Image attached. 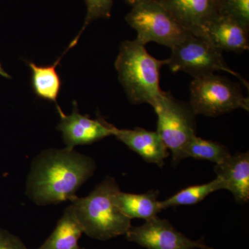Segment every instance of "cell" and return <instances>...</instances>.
Segmentation results:
<instances>
[{
  "label": "cell",
  "mask_w": 249,
  "mask_h": 249,
  "mask_svg": "<svg viewBox=\"0 0 249 249\" xmlns=\"http://www.w3.org/2000/svg\"><path fill=\"white\" fill-rule=\"evenodd\" d=\"M130 150L138 154L145 161L162 168L169 156L168 147L157 132L142 127L119 129L114 125L113 135Z\"/></svg>",
  "instance_id": "8fae6325"
},
{
  "label": "cell",
  "mask_w": 249,
  "mask_h": 249,
  "mask_svg": "<svg viewBox=\"0 0 249 249\" xmlns=\"http://www.w3.org/2000/svg\"><path fill=\"white\" fill-rule=\"evenodd\" d=\"M188 32L202 37L206 27L219 16L217 0H157Z\"/></svg>",
  "instance_id": "30bf717a"
},
{
  "label": "cell",
  "mask_w": 249,
  "mask_h": 249,
  "mask_svg": "<svg viewBox=\"0 0 249 249\" xmlns=\"http://www.w3.org/2000/svg\"><path fill=\"white\" fill-rule=\"evenodd\" d=\"M0 76L4 77V78H11V76H10L9 73L5 71L1 63H0Z\"/></svg>",
  "instance_id": "603a6c76"
},
{
  "label": "cell",
  "mask_w": 249,
  "mask_h": 249,
  "mask_svg": "<svg viewBox=\"0 0 249 249\" xmlns=\"http://www.w3.org/2000/svg\"><path fill=\"white\" fill-rule=\"evenodd\" d=\"M206 249H211V248H210V247H208V248Z\"/></svg>",
  "instance_id": "cb8c5ba5"
},
{
  "label": "cell",
  "mask_w": 249,
  "mask_h": 249,
  "mask_svg": "<svg viewBox=\"0 0 249 249\" xmlns=\"http://www.w3.org/2000/svg\"><path fill=\"white\" fill-rule=\"evenodd\" d=\"M160 191L151 190L143 194L126 193L119 191L115 196L116 204L129 219L139 218L150 220L162 211L159 201Z\"/></svg>",
  "instance_id": "5bb4252c"
},
{
  "label": "cell",
  "mask_w": 249,
  "mask_h": 249,
  "mask_svg": "<svg viewBox=\"0 0 249 249\" xmlns=\"http://www.w3.org/2000/svg\"><path fill=\"white\" fill-rule=\"evenodd\" d=\"M157 116V132L168 150L174 164L183 160V149L196 136V114L190 104L174 98L170 91H163L153 107Z\"/></svg>",
  "instance_id": "8992f818"
},
{
  "label": "cell",
  "mask_w": 249,
  "mask_h": 249,
  "mask_svg": "<svg viewBox=\"0 0 249 249\" xmlns=\"http://www.w3.org/2000/svg\"><path fill=\"white\" fill-rule=\"evenodd\" d=\"M125 21L137 31L136 39L145 45L155 42L172 49L191 34L157 0L132 6Z\"/></svg>",
  "instance_id": "52a82bcc"
},
{
  "label": "cell",
  "mask_w": 249,
  "mask_h": 249,
  "mask_svg": "<svg viewBox=\"0 0 249 249\" xmlns=\"http://www.w3.org/2000/svg\"><path fill=\"white\" fill-rule=\"evenodd\" d=\"M217 4L219 15L249 29V0H217Z\"/></svg>",
  "instance_id": "ffe728a7"
},
{
  "label": "cell",
  "mask_w": 249,
  "mask_h": 249,
  "mask_svg": "<svg viewBox=\"0 0 249 249\" xmlns=\"http://www.w3.org/2000/svg\"><path fill=\"white\" fill-rule=\"evenodd\" d=\"M127 4L130 5L131 6H134L136 5L142 4V3L145 2V1H152V0H124Z\"/></svg>",
  "instance_id": "7402d4cb"
},
{
  "label": "cell",
  "mask_w": 249,
  "mask_h": 249,
  "mask_svg": "<svg viewBox=\"0 0 249 249\" xmlns=\"http://www.w3.org/2000/svg\"><path fill=\"white\" fill-rule=\"evenodd\" d=\"M217 178L222 180L224 189L233 195L235 201L245 204L249 201V154L237 153L214 168Z\"/></svg>",
  "instance_id": "4fadbf2b"
},
{
  "label": "cell",
  "mask_w": 249,
  "mask_h": 249,
  "mask_svg": "<svg viewBox=\"0 0 249 249\" xmlns=\"http://www.w3.org/2000/svg\"><path fill=\"white\" fill-rule=\"evenodd\" d=\"M96 165L74 149H48L33 162L27 193L39 206L71 201L80 186L93 176Z\"/></svg>",
  "instance_id": "6da1fadb"
},
{
  "label": "cell",
  "mask_w": 249,
  "mask_h": 249,
  "mask_svg": "<svg viewBox=\"0 0 249 249\" xmlns=\"http://www.w3.org/2000/svg\"><path fill=\"white\" fill-rule=\"evenodd\" d=\"M170 49L171 55L165 60L172 71L185 72L194 78L216 71L227 72L238 78L249 89L248 82L228 66L222 52L206 39L190 34Z\"/></svg>",
  "instance_id": "277c9868"
},
{
  "label": "cell",
  "mask_w": 249,
  "mask_h": 249,
  "mask_svg": "<svg viewBox=\"0 0 249 249\" xmlns=\"http://www.w3.org/2000/svg\"><path fill=\"white\" fill-rule=\"evenodd\" d=\"M83 233V227L70 205L64 211L53 231L36 249H80L78 242Z\"/></svg>",
  "instance_id": "9a60e30c"
},
{
  "label": "cell",
  "mask_w": 249,
  "mask_h": 249,
  "mask_svg": "<svg viewBox=\"0 0 249 249\" xmlns=\"http://www.w3.org/2000/svg\"><path fill=\"white\" fill-rule=\"evenodd\" d=\"M120 191L115 179L107 177L85 197L71 201L76 217L87 235L98 240H108L125 235L132 219L126 217L116 204Z\"/></svg>",
  "instance_id": "3957f363"
},
{
  "label": "cell",
  "mask_w": 249,
  "mask_h": 249,
  "mask_svg": "<svg viewBox=\"0 0 249 249\" xmlns=\"http://www.w3.org/2000/svg\"><path fill=\"white\" fill-rule=\"evenodd\" d=\"M0 249H29L22 241L14 234L0 229Z\"/></svg>",
  "instance_id": "44dd1931"
},
{
  "label": "cell",
  "mask_w": 249,
  "mask_h": 249,
  "mask_svg": "<svg viewBox=\"0 0 249 249\" xmlns=\"http://www.w3.org/2000/svg\"><path fill=\"white\" fill-rule=\"evenodd\" d=\"M62 55L53 65L39 66L33 62H27L31 71V85L37 97L53 102L58 106V98L61 89L62 81L56 68Z\"/></svg>",
  "instance_id": "2e32d148"
},
{
  "label": "cell",
  "mask_w": 249,
  "mask_h": 249,
  "mask_svg": "<svg viewBox=\"0 0 249 249\" xmlns=\"http://www.w3.org/2000/svg\"><path fill=\"white\" fill-rule=\"evenodd\" d=\"M249 29L237 21L219 15L205 29L202 38L221 52L241 53L249 50Z\"/></svg>",
  "instance_id": "7c38bea8"
},
{
  "label": "cell",
  "mask_w": 249,
  "mask_h": 249,
  "mask_svg": "<svg viewBox=\"0 0 249 249\" xmlns=\"http://www.w3.org/2000/svg\"><path fill=\"white\" fill-rule=\"evenodd\" d=\"M127 240L147 249H206L202 240H192L166 219L155 217L139 227H131Z\"/></svg>",
  "instance_id": "ba28073f"
},
{
  "label": "cell",
  "mask_w": 249,
  "mask_h": 249,
  "mask_svg": "<svg viewBox=\"0 0 249 249\" xmlns=\"http://www.w3.org/2000/svg\"><path fill=\"white\" fill-rule=\"evenodd\" d=\"M163 65H166V60L152 57L137 39L121 43L115 68L129 102L147 103L152 107L159 102L163 93L160 85Z\"/></svg>",
  "instance_id": "7a4b0ae2"
},
{
  "label": "cell",
  "mask_w": 249,
  "mask_h": 249,
  "mask_svg": "<svg viewBox=\"0 0 249 249\" xmlns=\"http://www.w3.org/2000/svg\"><path fill=\"white\" fill-rule=\"evenodd\" d=\"M56 109L60 119L57 129L62 132L67 148L90 145L113 135L112 124L101 116L92 119L80 114L76 101H73V111L70 115L65 114L59 106H56Z\"/></svg>",
  "instance_id": "9c48e42d"
},
{
  "label": "cell",
  "mask_w": 249,
  "mask_h": 249,
  "mask_svg": "<svg viewBox=\"0 0 249 249\" xmlns=\"http://www.w3.org/2000/svg\"><path fill=\"white\" fill-rule=\"evenodd\" d=\"M224 189V184L220 178H216L211 182L205 184L187 187L175 193L164 201H160V209L179 206H193L204 200L211 193Z\"/></svg>",
  "instance_id": "e0dca14e"
},
{
  "label": "cell",
  "mask_w": 249,
  "mask_h": 249,
  "mask_svg": "<svg viewBox=\"0 0 249 249\" xmlns=\"http://www.w3.org/2000/svg\"><path fill=\"white\" fill-rule=\"evenodd\" d=\"M231 155L229 148L225 145L213 141L205 140L196 135L183 149L182 159L191 157L219 164Z\"/></svg>",
  "instance_id": "ac0fdd59"
},
{
  "label": "cell",
  "mask_w": 249,
  "mask_h": 249,
  "mask_svg": "<svg viewBox=\"0 0 249 249\" xmlns=\"http://www.w3.org/2000/svg\"><path fill=\"white\" fill-rule=\"evenodd\" d=\"M190 106L196 115H222L237 109L249 111V100L238 85L213 74L194 78L191 84Z\"/></svg>",
  "instance_id": "5b68a950"
},
{
  "label": "cell",
  "mask_w": 249,
  "mask_h": 249,
  "mask_svg": "<svg viewBox=\"0 0 249 249\" xmlns=\"http://www.w3.org/2000/svg\"><path fill=\"white\" fill-rule=\"evenodd\" d=\"M85 1L87 6V14L84 25L78 33L76 38L73 39L70 44L67 51L76 45L80 36L93 21L98 19H107L111 16L114 0H85Z\"/></svg>",
  "instance_id": "d6986e66"
}]
</instances>
